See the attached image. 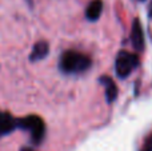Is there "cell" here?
Segmentation results:
<instances>
[{"instance_id":"cell-1","label":"cell","mask_w":152,"mask_h":151,"mask_svg":"<svg viewBox=\"0 0 152 151\" xmlns=\"http://www.w3.org/2000/svg\"><path fill=\"white\" fill-rule=\"evenodd\" d=\"M60 70L66 74H79L84 72L91 66V59L76 51H66L60 58Z\"/></svg>"},{"instance_id":"cell-2","label":"cell","mask_w":152,"mask_h":151,"mask_svg":"<svg viewBox=\"0 0 152 151\" xmlns=\"http://www.w3.org/2000/svg\"><path fill=\"white\" fill-rule=\"evenodd\" d=\"M16 126L26 131H29L31 139L35 144H39L44 138L45 126L43 119L40 117H37V115H29V117L21 118V119H19L16 122Z\"/></svg>"},{"instance_id":"cell-3","label":"cell","mask_w":152,"mask_h":151,"mask_svg":"<svg viewBox=\"0 0 152 151\" xmlns=\"http://www.w3.org/2000/svg\"><path fill=\"white\" fill-rule=\"evenodd\" d=\"M137 66H139L137 55H134L128 51H120L116 56L115 71L119 78H127Z\"/></svg>"},{"instance_id":"cell-4","label":"cell","mask_w":152,"mask_h":151,"mask_svg":"<svg viewBox=\"0 0 152 151\" xmlns=\"http://www.w3.org/2000/svg\"><path fill=\"white\" fill-rule=\"evenodd\" d=\"M131 40L135 50L142 51L144 48V34H143V27L140 24L139 19H135L131 27Z\"/></svg>"},{"instance_id":"cell-5","label":"cell","mask_w":152,"mask_h":151,"mask_svg":"<svg viewBox=\"0 0 152 151\" xmlns=\"http://www.w3.org/2000/svg\"><path fill=\"white\" fill-rule=\"evenodd\" d=\"M99 82L102 83L105 88V99H107V102L108 103H112L116 99V96H118V87H116L115 82H113L111 78L105 76V75L100 78Z\"/></svg>"},{"instance_id":"cell-6","label":"cell","mask_w":152,"mask_h":151,"mask_svg":"<svg viewBox=\"0 0 152 151\" xmlns=\"http://www.w3.org/2000/svg\"><path fill=\"white\" fill-rule=\"evenodd\" d=\"M16 127L13 118L7 112H0V136L7 135Z\"/></svg>"},{"instance_id":"cell-7","label":"cell","mask_w":152,"mask_h":151,"mask_svg":"<svg viewBox=\"0 0 152 151\" xmlns=\"http://www.w3.org/2000/svg\"><path fill=\"white\" fill-rule=\"evenodd\" d=\"M102 11H103V1L102 0H92L86 10V16L88 20L95 21L100 18Z\"/></svg>"},{"instance_id":"cell-8","label":"cell","mask_w":152,"mask_h":151,"mask_svg":"<svg viewBox=\"0 0 152 151\" xmlns=\"http://www.w3.org/2000/svg\"><path fill=\"white\" fill-rule=\"evenodd\" d=\"M48 51H50V47H48L47 42H39L35 44L34 50L31 52V56H29V60L31 62H37L44 59L45 56L48 55Z\"/></svg>"},{"instance_id":"cell-9","label":"cell","mask_w":152,"mask_h":151,"mask_svg":"<svg viewBox=\"0 0 152 151\" xmlns=\"http://www.w3.org/2000/svg\"><path fill=\"white\" fill-rule=\"evenodd\" d=\"M140 151H152V134L145 139L144 144H143V147Z\"/></svg>"},{"instance_id":"cell-10","label":"cell","mask_w":152,"mask_h":151,"mask_svg":"<svg viewBox=\"0 0 152 151\" xmlns=\"http://www.w3.org/2000/svg\"><path fill=\"white\" fill-rule=\"evenodd\" d=\"M20 151H34V150L29 149V147H23V149H21Z\"/></svg>"},{"instance_id":"cell-11","label":"cell","mask_w":152,"mask_h":151,"mask_svg":"<svg viewBox=\"0 0 152 151\" xmlns=\"http://www.w3.org/2000/svg\"><path fill=\"white\" fill-rule=\"evenodd\" d=\"M150 16H152V4H151V7H150Z\"/></svg>"},{"instance_id":"cell-12","label":"cell","mask_w":152,"mask_h":151,"mask_svg":"<svg viewBox=\"0 0 152 151\" xmlns=\"http://www.w3.org/2000/svg\"><path fill=\"white\" fill-rule=\"evenodd\" d=\"M140 1H143V0H140Z\"/></svg>"}]
</instances>
